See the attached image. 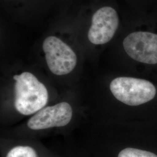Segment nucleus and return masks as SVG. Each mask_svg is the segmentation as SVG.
Returning <instances> with one entry per match:
<instances>
[{"mask_svg":"<svg viewBox=\"0 0 157 157\" xmlns=\"http://www.w3.org/2000/svg\"><path fill=\"white\" fill-rule=\"evenodd\" d=\"M120 26V19L117 10L111 6L100 8L93 14L88 39L95 45H104L115 37Z\"/></svg>","mask_w":157,"mask_h":157,"instance_id":"4","label":"nucleus"},{"mask_svg":"<svg viewBox=\"0 0 157 157\" xmlns=\"http://www.w3.org/2000/svg\"><path fill=\"white\" fill-rule=\"evenodd\" d=\"M72 114L71 105L62 102L54 106L42 108L29 119L27 124L29 128L32 130L65 126L71 121Z\"/></svg>","mask_w":157,"mask_h":157,"instance_id":"5","label":"nucleus"},{"mask_svg":"<svg viewBox=\"0 0 157 157\" xmlns=\"http://www.w3.org/2000/svg\"><path fill=\"white\" fill-rule=\"evenodd\" d=\"M15 85V107L24 115H29L39 111L47 103L48 91L32 73L25 72L13 76Z\"/></svg>","mask_w":157,"mask_h":157,"instance_id":"2","label":"nucleus"},{"mask_svg":"<svg viewBox=\"0 0 157 157\" xmlns=\"http://www.w3.org/2000/svg\"><path fill=\"white\" fill-rule=\"evenodd\" d=\"M135 13L157 12V0H130Z\"/></svg>","mask_w":157,"mask_h":157,"instance_id":"6","label":"nucleus"},{"mask_svg":"<svg viewBox=\"0 0 157 157\" xmlns=\"http://www.w3.org/2000/svg\"><path fill=\"white\" fill-rule=\"evenodd\" d=\"M122 48L134 74L157 78V12L135 13Z\"/></svg>","mask_w":157,"mask_h":157,"instance_id":"1","label":"nucleus"},{"mask_svg":"<svg viewBox=\"0 0 157 157\" xmlns=\"http://www.w3.org/2000/svg\"><path fill=\"white\" fill-rule=\"evenodd\" d=\"M6 157H37L36 151L29 146H17L11 149Z\"/></svg>","mask_w":157,"mask_h":157,"instance_id":"7","label":"nucleus"},{"mask_svg":"<svg viewBox=\"0 0 157 157\" xmlns=\"http://www.w3.org/2000/svg\"><path fill=\"white\" fill-rule=\"evenodd\" d=\"M45 60L51 72L56 75L71 73L77 63V56L73 50L55 36L47 37L43 44Z\"/></svg>","mask_w":157,"mask_h":157,"instance_id":"3","label":"nucleus"}]
</instances>
